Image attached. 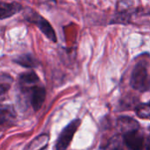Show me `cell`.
Here are the masks:
<instances>
[{"mask_svg":"<svg viewBox=\"0 0 150 150\" xmlns=\"http://www.w3.org/2000/svg\"><path fill=\"white\" fill-rule=\"evenodd\" d=\"M24 16H25V18L28 22L36 25L39 27V29L44 33V35L48 40H52L53 42L57 41L56 34H55V32H54V28L52 27L50 23L47 19H45L43 17H41L39 13H37L36 11H34L32 9L28 8V9L25 10V12Z\"/></svg>","mask_w":150,"mask_h":150,"instance_id":"1","label":"cell"},{"mask_svg":"<svg viewBox=\"0 0 150 150\" xmlns=\"http://www.w3.org/2000/svg\"><path fill=\"white\" fill-rule=\"evenodd\" d=\"M13 62L25 68H34L38 65L37 59L31 54H21L17 58H15Z\"/></svg>","mask_w":150,"mask_h":150,"instance_id":"8","label":"cell"},{"mask_svg":"<svg viewBox=\"0 0 150 150\" xmlns=\"http://www.w3.org/2000/svg\"><path fill=\"white\" fill-rule=\"evenodd\" d=\"M146 149L147 150H150V135L148 137V139L146 141Z\"/></svg>","mask_w":150,"mask_h":150,"instance_id":"13","label":"cell"},{"mask_svg":"<svg viewBox=\"0 0 150 150\" xmlns=\"http://www.w3.org/2000/svg\"><path fill=\"white\" fill-rule=\"evenodd\" d=\"M124 142L131 150H141L144 144V138L138 130L124 134Z\"/></svg>","mask_w":150,"mask_h":150,"instance_id":"4","label":"cell"},{"mask_svg":"<svg viewBox=\"0 0 150 150\" xmlns=\"http://www.w3.org/2000/svg\"><path fill=\"white\" fill-rule=\"evenodd\" d=\"M18 81H19V84L21 85V87L23 89H26V88H30L31 86L38 83L39 77L34 72L31 71V72H26V73L20 75Z\"/></svg>","mask_w":150,"mask_h":150,"instance_id":"9","label":"cell"},{"mask_svg":"<svg viewBox=\"0 0 150 150\" xmlns=\"http://www.w3.org/2000/svg\"><path fill=\"white\" fill-rule=\"evenodd\" d=\"M22 10V5L17 2H0V20L11 18Z\"/></svg>","mask_w":150,"mask_h":150,"instance_id":"5","label":"cell"},{"mask_svg":"<svg viewBox=\"0 0 150 150\" xmlns=\"http://www.w3.org/2000/svg\"><path fill=\"white\" fill-rule=\"evenodd\" d=\"M16 118L14 109L10 105H0V125L12 122Z\"/></svg>","mask_w":150,"mask_h":150,"instance_id":"7","label":"cell"},{"mask_svg":"<svg viewBox=\"0 0 150 150\" xmlns=\"http://www.w3.org/2000/svg\"><path fill=\"white\" fill-rule=\"evenodd\" d=\"M118 125H119L120 128L121 129V131L124 132V134L138 130V128H139L138 122H136L134 120L127 118V117L120 118L119 120Z\"/></svg>","mask_w":150,"mask_h":150,"instance_id":"10","label":"cell"},{"mask_svg":"<svg viewBox=\"0 0 150 150\" xmlns=\"http://www.w3.org/2000/svg\"><path fill=\"white\" fill-rule=\"evenodd\" d=\"M40 2L42 4H50V3L55 4V0H40Z\"/></svg>","mask_w":150,"mask_h":150,"instance_id":"12","label":"cell"},{"mask_svg":"<svg viewBox=\"0 0 150 150\" xmlns=\"http://www.w3.org/2000/svg\"><path fill=\"white\" fill-rule=\"evenodd\" d=\"M11 83L12 78L11 77V76L6 74L0 75V96L5 94L9 91Z\"/></svg>","mask_w":150,"mask_h":150,"instance_id":"11","label":"cell"},{"mask_svg":"<svg viewBox=\"0 0 150 150\" xmlns=\"http://www.w3.org/2000/svg\"><path fill=\"white\" fill-rule=\"evenodd\" d=\"M44 149H45V148H42V149H40V150H44Z\"/></svg>","mask_w":150,"mask_h":150,"instance_id":"14","label":"cell"},{"mask_svg":"<svg viewBox=\"0 0 150 150\" xmlns=\"http://www.w3.org/2000/svg\"><path fill=\"white\" fill-rule=\"evenodd\" d=\"M81 121L79 120H75L71 121L61 133L56 144H55V149L56 150H66L67 148L69 146L74 134H76V130L78 129L80 126Z\"/></svg>","mask_w":150,"mask_h":150,"instance_id":"3","label":"cell"},{"mask_svg":"<svg viewBox=\"0 0 150 150\" xmlns=\"http://www.w3.org/2000/svg\"><path fill=\"white\" fill-rule=\"evenodd\" d=\"M46 98V90L43 87L34 86L32 88L31 104L34 111H38L42 106Z\"/></svg>","mask_w":150,"mask_h":150,"instance_id":"6","label":"cell"},{"mask_svg":"<svg viewBox=\"0 0 150 150\" xmlns=\"http://www.w3.org/2000/svg\"><path fill=\"white\" fill-rule=\"evenodd\" d=\"M131 86L140 91H146L150 88V78L146 64L140 62L134 67L131 76Z\"/></svg>","mask_w":150,"mask_h":150,"instance_id":"2","label":"cell"}]
</instances>
